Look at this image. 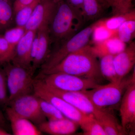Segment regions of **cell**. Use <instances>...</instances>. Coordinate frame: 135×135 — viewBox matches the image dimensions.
<instances>
[{"instance_id": "obj_21", "label": "cell", "mask_w": 135, "mask_h": 135, "mask_svg": "<svg viewBox=\"0 0 135 135\" xmlns=\"http://www.w3.org/2000/svg\"><path fill=\"white\" fill-rule=\"evenodd\" d=\"M97 120L101 124L106 135L126 134L121 126L119 125L115 117L106 110L104 111Z\"/></svg>"}, {"instance_id": "obj_26", "label": "cell", "mask_w": 135, "mask_h": 135, "mask_svg": "<svg viewBox=\"0 0 135 135\" xmlns=\"http://www.w3.org/2000/svg\"><path fill=\"white\" fill-rule=\"evenodd\" d=\"M38 98L42 112L48 120H55L66 118L52 104L45 99Z\"/></svg>"}, {"instance_id": "obj_17", "label": "cell", "mask_w": 135, "mask_h": 135, "mask_svg": "<svg viewBox=\"0 0 135 135\" xmlns=\"http://www.w3.org/2000/svg\"><path fill=\"white\" fill-rule=\"evenodd\" d=\"M94 44V46H91V49L99 57L109 54L116 55L124 50L127 46V44L121 41L116 35Z\"/></svg>"}, {"instance_id": "obj_34", "label": "cell", "mask_w": 135, "mask_h": 135, "mask_svg": "<svg viewBox=\"0 0 135 135\" xmlns=\"http://www.w3.org/2000/svg\"><path fill=\"white\" fill-rule=\"evenodd\" d=\"M107 7H111L113 14L116 10L118 5V0H102Z\"/></svg>"}, {"instance_id": "obj_37", "label": "cell", "mask_w": 135, "mask_h": 135, "mask_svg": "<svg viewBox=\"0 0 135 135\" xmlns=\"http://www.w3.org/2000/svg\"><path fill=\"white\" fill-rule=\"evenodd\" d=\"M10 1H16V0H10Z\"/></svg>"}, {"instance_id": "obj_7", "label": "cell", "mask_w": 135, "mask_h": 135, "mask_svg": "<svg viewBox=\"0 0 135 135\" xmlns=\"http://www.w3.org/2000/svg\"><path fill=\"white\" fill-rule=\"evenodd\" d=\"M33 85V93L35 95L49 102L65 117L77 122L79 126L91 115L84 114L62 98L49 92L36 78Z\"/></svg>"}, {"instance_id": "obj_14", "label": "cell", "mask_w": 135, "mask_h": 135, "mask_svg": "<svg viewBox=\"0 0 135 135\" xmlns=\"http://www.w3.org/2000/svg\"><path fill=\"white\" fill-rule=\"evenodd\" d=\"M135 63V43L132 41L114 56L113 64L118 81H121L130 72Z\"/></svg>"}, {"instance_id": "obj_30", "label": "cell", "mask_w": 135, "mask_h": 135, "mask_svg": "<svg viewBox=\"0 0 135 135\" xmlns=\"http://www.w3.org/2000/svg\"><path fill=\"white\" fill-rule=\"evenodd\" d=\"M116 32H117L111 31L104 27L100 26L97 25L96 22L91 38L93 43H97L112 36H116Z\"/></svg>"}, {"instance_id": "obj_32", "label": "cell", "mask_w": 135, "mask_h": 135, "mask_svg": "<svg viewBox=\"0 0 135 135\" xmlns=\"http://www.w3.org/2000/svg\"><path fill=\"white\" fill-rule=\"evenodd\" d=\"M65 1L71 7L83 18V0H65Z\"/></svg>"}, {"instance_id": "obj_1", "label": "cell", "mask_w": 135, "mask_h": 135, "mask_svg": "<svg viewBox=\"0 0 135 135\" xmlns=\"http://www.w3.org/2000/svg\"><path fill=\"white\" fill-rule=\"evenodd\" d=\"M93 53L91 46L86 47L74 52L50 69L40 73L48 74L64 73L84 77L97 81L101 77L99 62Z\"/></svg>"}, {"instance_id": "obj_24", "label": "cell", "mask_w": 135, "mask_h": 135, "mask_svg": "<svg viewBox=\"0 0 135 135\" xmlns=\"http://www.w3.org/2000/svg\"><path fill=\"white\" fill-rule=\"evenodd\" d=\"M39 1V0H35L29 5L20 9L15 13V26L25 27Z\"/></svg>"}, {"instance_id": "obj_8", "label": "cell", "mask_w": 135, "mask_h": 135, "mask_svg": "<svg viewBox=\"0 0 135 135\" xmlns=\"http://www.w3.org/2000/svg\"><path fill=\"white\" fill-rule=\"evenodd\" d=\"M8 106L37 126L47 120L40 107L38 97L33 93L17 98L10 102Z\"/></svg>"}, {"instance_id": "obj_27", "label": "cell", "mask_w": 135, "mask_h": 135, "mask_svg": "<svg viewBox=\"0 0 135 135\" xmlns=\"http://www.w3.org/2000/svg\"><path fill=\"white\" fill-rule=\"evenodd\" d=\"M26 31L25 27L15 26L7 30L3 35L11 47L15 50L16 46Z\"/></svg>"}, {"instance_id": "obj_31", "label": "cell", "mask_w": 135, "mask_h": 135, "mask_svg": "<svg viewBox=\"0 0 135 135\" xmlns=\"http://www.w3.org/2000/svg\"><path fill=\"white\" fill-rule=\"evenodd\" d=\"M133 0H118V5L113 15L129 12L133 8Z\"/></svg>"}, {"instance_id": "obj_10", "label": "cell", "mask_w": 135, "mask_h": 135, "mask_svg": "<svg viewBox=\"0 0 135 135\" xmlns=\"http://www.w3.org/2000/svg\"><path fill=\"white\" fill-rule=\"evenodd\" d=\"M120 114L121 127L125 134H134L135 130V74L133 73L129 84L121 100Z\"/></svg>"}, {"instance_id": "obj_5", "label": "cell", "mask_w": 135, "mask_h": 135, "mask_svg": "<svg viewBox=\"0 0 135 135\" xmlns=\"http://www.w3.org/2000/svg\"><path fill=\"white\" fill-rule=\"evenodd\" d=\"M133 74L130 78H124L120 81L110 82L106 85H99L92 89L83 91L98 109L104 110L119 103L124 92L131 82Z\"/></svg>"}, {"instance_id": "obj_2", "label": "cell", "mask_w": 135, "mask_h": 135, "mask_svg": "<svg viewBox=\"0 0 135 135\" xmlns=\"http://www.w3.org/2000/svg\"><path fill=\"white\" fill-rule=\"evenodd\" d=\"M83 20V18L65 0H58L49 25L51 44L53 43L59 46L75 34Z\"/></svg>"}, {"instance_id": "obj_18", "label": "cell", "mask_w": 135, "mask_h": 135, "mask_svg": "<svg viewBox=\"0 0 135 135\" xmlns=\"http://www.w3.org/2000/svg\"><path fill=\"white\" fill-rule=\"evenodd\" d=\"M15 25V13L12 1L0 0V34H3Z\"/></svg>"}, {"instance_id": "obj_19", "label": "cell", "mask_w": 135, "mask_h": 135, "mask_svg": "<svg viewBox=\"0 0 135 135\" xmlns=\"http://www.w3.org/2000/svg\"><path fill=\"white\" fill-rule=\"evenodd\" d=\"M135 19V10L132 9L129 12L117 14L113 16L97 21V25L111 31L117 32L119 27L124 22L131 20Z\"/></svg>"}, {"instance_id": "obj_33", "label": "cell", "mask_w": 135, "mask_h": 135, "mask_svg": "<svg viewBox=\"0 0 135 135\" xmlns=\"http://www.w3.org/2000/svg\"><path fill=\"white\" fill-rule=\"evenodd\" d=\"M35 0H16L13 4L15 14L20 9L33 2Z\"/></svg>"}, {"instance_id": "obj_12", "label": "cell", "mask_w": 135, "mask_h": 135, "mask_svg": "<svg viewBox=\"0 0 135 135\" xmlns=\"http://www.w3.org/2000/svg\"><path fill=\"white\" fill-rule=\"evenodd\" d=\"M58 0H39L25 27L26 31H37L41 27L49 26Z\"/></svg>"}, {"instance_id": "obj_20", "label": "cell", "mask_w": 135, "mask_h": 135, "mask_svg": "<svg viewBox=\"0 0 135 135\" xmlns=\"http://www.w3.org/2000/svg\"><path fill=\"white\" fill-rule=\"evenodd\" d=\"M107 7L102 0H83V20L89 21L98 18Z\"/></svg>"}, {"instance_id": "obj_16", "label": "cell", "mask_w": 135, "mask_h": 135, "mask_svg": "<svg viewBox=\"0 0 135 135\" xmlns=\"http://www.w3.org/2000/svg\"><path fill=\"white\" fill-rule=\"evenodd\" d=\"M79 126L77 122L65 118L46 120L37 126L42 133L52 135H70L76 132Z\"/></svg>"}, {"instance_id": "obj_23", "label": "cell", "mask_w": 135, "mask_h": 135, "mask_svg": "<svg viewBox=\"0 0 135 135\" xmlns=\"http://www.w3.org/2000/svg\"><path fill=\"white\" fill-rule=\"evenodd\" d=\"M116 36L126 44L133 41L135 36V19L128 20L122 24L117 30Z\"/></svg>"}, {"instance_id": "obj_36", "label": "cell", "mask_w": 135, "mask_h": 135, "mask_svg": "<svg viewBox=\"0 0 135 135\" xmlns=\"http://www.w3.org/2000/svg\"><path fill=\"white\" fill-rule=\"evenodd\" d=\"M11 134L8 133L3 128L0 127V135H11Z\"/></svg>"}, {"instance_id": "obj_29", "label": "cell", "mask_w": 135, "mask_h": 135, "mask_svg": "<svg viewBox=\"0 0 135 135\" xmlns=\"http://www.w3.org/2000/svg\"><path fill=\"white\" fill-rule=\"evenodd\" d=\"M14 52L3 34H0V65L11 62Z\"/></svg>"}, {"instance_id": "obj_35", "label": "cell", "mask_w": 135, "mask_h": 135, "mask_svg": "<svg viewBox=\"0 0 135 135\" xmlns=\"http://www.w3.org/2000/svg\"><path fill=\"white\" fill-rule=\"evenodd\" d=\"M6 126H7V123H6V119L2 112L0 110V127L4 128L6 127Z\"/></svg>"}, {"instance_id": "obj_9", "label": "cell", "mask_w": 135, "mask_h": 135, "mask_svg": "<svg viewBox=\"0 0 135 135\" xmlns=\"http://www.w3.org/2000/svg\"><path fill=\"white\" fill-rule=\"evenodd\" d=\"M36 79L49 92L62 98L84 114L92 115L98 119L105 110L95 106L83 92L63 91L56 89L47 86L40 80Z\"/></svg>"}, {"instance_id": "obj_3", "label": "cell", "mask_w": 135, "mask_h": 135, "mask_svg": "<svg viewBox=\"0 0 135 135\" xmlns=\"http://www.w3.org/2000/svg\"><path fill=\"white\" fill-rule=\"evenodd\" d=\"M2 66L6 74L9 103L18 97L33 93L35 71L32 68H25L11 62Z\"/></svg>"}, {"instance_id": "obj_22", "label": "cell", "mask_w": 135, "mask_h": 135, "mask_svg": "<svg viewBox=\"0 0 135 135\" xmlns=\"http://www.w3.org/2000/svg\"><path fill=\"white\" fill-rule=\"evenodd\" d=\"M115 55H105L99 57V68L102 77L110 82H119L113 64Z\"/></svg>"}, {"instance_id": "obj_4", "label": "cell", "mask_w": 135, "mask_h": 135, "mask_svg": "<svg viewBox=\"0 0 135 135\" xmlns=\"http://www.w3.org/2000/svg\"><path fill=\"white\" fill-rule=\"evenodd\" d=\"M95 22L74 35L61 44L52 53H50L41 66V71L48 70L60 63L68 56L89 45Z\"/></svg>"}, {"instance_id": "obj_28", "label": "cell", "mask_w": 135, "mask_h": 135, "mask_svg": "<svg viewBox=\"0 0 135 135\" xmlns=\"http://www.w3.org/2000/svg\"><path fill=\"white\" fill-rule=\"evenodd\" d=\"M0 65V107L5 109L9 104L8 93L6 74Z\"/></svg>"}, {"instance_id": "obj_15", "label": "cell", "mask_w": 135, "mask_h": 135, "mask_svg": "<svg viewBox=\"0 0 135 135\" xmlns=\"http://www.w3.org/2000/svg\"><path fill=\"white\" fill-rule=\"evenodd\" d=\"M5 110L7 117L10 123L13 135L43 134L37 126L26 118L20 116L9 107H7Z\"/></svg>"}, {"instance_id": "obj_6", "label": "cell", "mask_w": 135, "mask_h": 135, "mask_svg": "<svg viewBox=\"0 0 135 135\" xmlns=\"http://www.w3.org/2000/svg\"><path fill=\"white\" fill-rule=\"evenodd\" d=\"M36 78L47 86L63 91L83 92L100 85L94 80L64 73H39Z\"/></svg>"}, {"instance_id": "obj_11", "label": "cell", "mask_w": 135, "mask_h": 135, "mask_svg": "<svg viewBox=\"0 0 135 135\" xmlns=\"http://www.w3.org/2000/svg\"><path fill=\"white\" fill-rule=\"evenodd\" d=\"M51 42L49 32V26H44L36 31L31 48L32 66L36 71L40 68L50 54Z\"/></svg>"}, {"instance_id": "obj_13", "label": "cell", "mask_w": 135, "mask_h": 135, "mask_svg": "<svg viewBox=\"0 0 135 135\" xmlns=\"http://www.w3.org/2000/svg\"><path fill=\"white\" fill-rule=\"evenodd\" d=\"M36 31H26L15 48L14 55L11 61V63L28 69L32 68V45Z\"/></svg>"}, {"instance_id": "obj_25", "label": "cell", "mask_w": 135, "mask_h": 135, "mask_svg": "<svg viewBox=\"0 0 135 135\" xmlns=\"http://www.w3.org/2000/svg\"><path fill=\"white\" fill-rule=\"evenodd\" d=\"M80 127L83 135H106L101 124L92 115H90Z\"/></svg>"}]
</instances>
